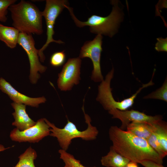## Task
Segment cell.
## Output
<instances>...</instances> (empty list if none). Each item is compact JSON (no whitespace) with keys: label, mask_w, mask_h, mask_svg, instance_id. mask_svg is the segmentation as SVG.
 Masks as SVG:
<instances>
[{"label":"cell","mask_w":167,"mask_h":167,"mask_svg":"<svg viewBox=\"0 0 167 167\" xmlns=\"http://www.w3.org/2000/svg\"><path fill=\"white\" fill-rule=\"evenodd\" d=\"M109 134L114 150L130 161L139 163L144 160H150L162 164L163 159L150 146L146 140L122 130L116 126L110 127Z\"/></svg>","instance_id":"obj_1"},{"label":"cell","mask_w":167,"mask_h":167,"mask_svg":"<svg viewBox=\"0 0 167 167\" xmlns=\"http://www.w3.org/2000/svg\"><path fill=\"white\" fill-rule=\"evenodd\" d=\"M13 27L19 32L40 35L43 32L42 11L34 4L22 0L11 5Z\"/></svg>","instance_id":"obj_2"},{"label":"cell","mask_w":167,"mask_h":167,"mask_svg":"<svg viewBox=\"0 0 167 167\" xmlns=\"http://www.w3.org/2000/svg\"><path fill=\"white\" fill-rule=\"evenodd\" d=\"M111 2L113 8L109 15L103 17L92 15L84 22L80 21L77 18L74 14L73 8L68 5H65V7L68 10L77 26L81 28L89 26L91 33L111 37L118 31L120 23L123 19V14L118 6V1L112 0Z\"/></svg>","instance_id":"obj_3"},{"label":"cell","mask_w":167,"mask_h":167,"mask_svg":"<svg viewBox=\"0 0 167 167\" xmlns=\"http://www.w3.org/2000/svg\"><path fill=\"white\" fill-rule=\"evenodd\" d=\"M82 109L85 122L88 124L87 128L83 131H79L76 125L68 118L67 123L62 128L57 127L54 123L44 118L45 122L50 127L49 135L57 138L61 149L66 151L71 143L72 140L75 138H80L86 141L92 140L96 139L98 131L96 127L92 125L91 118L85 113L84 105Z\"/></svg>","instance_id":"obj_4"},{"label":"cell","mask_w":167,"mask_h":167,"mask_svg":"<svg viewBox=\"0 0 167 167\" xmlns=\"http://www.w3.org/2000/svg\"><path fill=\"white\" fill-rule=\"evenodd\" d=\"M114 73V69L113 67L106 75L105 79L98 86V93L96 100L100 102L105 109L108 111L114 109L125 110L133 105L137 95L146 86L145 85L143 84L142 87L130 97L120 101H117L113 97L112 89L110 87V82L113 77Z\"/></svg>","instance_id":"obj_5"},{"label":"cell","mask_w":167,"mask_h":167,"mask_svg":"<svg viewBox=\"0 0 167 167\" xmlns=\"http://www.w3.org/2000/svg\"><path fill=\"white\" fill-rule=\"evenodd\" d=\"M68 2L65 0H46L44 10L42 11L43 16L45 18L47 28V40L42 47L38 49V55L40 61L44 62L45 57L44 51L52 42L58 44H63L64 42L60 40H56L53 38L54 34V24L56 20L65 8V5L68 4Z\"/></svg>","instance_id":"obj_6"},{"label":"cell","mask_w":167,"mask_h":167,"mask_svg":"<svg viewBox=\"0 0 167 167\" xmlns=\"http://www.w3.org/2000/svg\"><path fill=\"white\" fill-rule=\"evenodd\" d=\"M17 43L28 55L30 64L29 79L32 84H35L40 76L39 72H45L47 67L42 65L40 62L38 49L35 47L32 34L20 32Z\"/></svg>","instance_id":"obj_7"},{"label":"cell","mask_w":167,"mask_h":167,"mask_svg":"<svg viewBox=\"0 0 167 167\" xmlns=\"http://www.w3.org/2000/svg\"><path fill=\"white\" fill-rule=\"evenodd\" d=\"M102 38V35L97 34L93 40L86 41L81 48L79 57L80 59L88 58L92 60L93 68L91 78L95 82L104 80L100 65Z\"/></svg>","instance_id":"obj_8"},{"label":"cell","mask_w":167,"mask_h":167,"mask_svg":"<svg viewBox=\"0 0 167 167\" xmlns=\"http://www.w3.org/2000/svg\"><path fill=\"white\" fill-rule=\"evenodd\" d=\"M50 127L44 118H41L32 126L23 131L16 128L11 132L10 137L13 141L19 142L37 143L50 135Z\"/></svg>","instance_id":"obj_9"},{"label":"cell","mask_w":167,"mask_h":167,"mask_svg":"<svg viewBox=\"0 0 167 167\" xmlns=\"http://www.w3.org/2000/svg\"><path fill=\"white\" fill-rule=\"evenodd\" d=\"M81 63L79 57L70 58L63 66L57 81L58 87L61 91L70 90L74 85L79 83Z\"/></svg>","instance_id":"obj_10"},{"label":"cell","mask_w":167,"mask_h":167,"mask_svg":"<svg viewBox=\"0 0 167 167\" xmlns=\"http://www.w3.org/2000/svg\"><path fill=\"white\" fill-rule=\"evenodd\" d=\"M112 115V118L119 119L122 122L119 128L125 130L131 122L135 121H145L152 124L156 123L162 120V116L160 115H148L145 113L134 110H120L117 109L108 111Z\"/></svg>","instance_id":"obj_11"},{"label":"cell","mask_w":167,"mask_h":167,"mask_svg":"<svg viewBox=\"0 0 167 167\" xmlns=\"http://www.w3.org/2000/svg\"><path fill=\"white\" fill-rule=\"evenodd\" d=\"M0 89L7 95L14 102L26 105L37 107L40 104L44 103L46 101L44 96L32 98L19 92L2 77L0 78Z\"/></svg>","instance_id":"obj_12"},{"label":"cell","mask_w":167,"mask_h":167,"mask_svg":"<svg viewBox=\"0 0 167 167\" xmlns=\"http://www.w3.org/2000/svg\"><path fill=\"white\" fill-rule=\"evenodd\" d=\"M11 105L15 110L12 115L15 121L12 125L20 131L26 130L34 126L36 122L29 116L26 110V105L13 102Z\"/></svg>","instance_id":"obj_13"},{"label":"cell","mask_w":167,"mask_h":167,"mask_svg":"<svg viewBox=\"0 0 167 167\" xmlns=\"http://www.w3.org/2000/svg\"><path fill=\"white\" fill-rule=\"evenodd\" d=\"M156 123L152 124L145 121L133 122L127 126L126 131L138 137L147 140L154 132Z\"/></svg>","instance_id":"obj_14"},{"label":"cell","mask_w":167,"mask_h":167,"mask_svg":"<svg viewBox=\"0 0 167 167\" xmlns=\"http://www.w3.org/2000/svg\"><path fill=\"white\" fill-rule=\"evenodd\" d=\"M130 161L116 152L112 146L107 154L101 160V165L106 167H124Z\"/></svg>","instance_id":"obj_15"},{"label":"cell","mask_w":167,"mask_h":167,"mask_svg":"<svg viewBox=\"0 0 167 167\" xmlns=\"http://www.w3.org/2000/svg\"><path fill=\"white\" fill-rule=\"evenodd\" d=\"M19 32L14 27L7 26L0 24V40L11 49L16 47Z\"/></svg>","instance_id":"obj_16"},{"label":"cell","mask_w":167,"mask_h":167,"mask_svg":"<svg viewBox=\"0 0 167 167\" xmlns=\"http://www.w3.org/2000/svg\"><path fill=\"white\" fill-rule=\"evenodd\" d=\"M37 156L36 151L30 146L19 156V161L14 167H35L34 161Z\"/></svg>","instance_id":"obj_17"},{"label":"cell","mask_w":167,"mask_h":167,"mask_svg":"<svg viewBox=\"0 0 167 167\" xmlns=\"http://www.w3.org/2000/svg\"><path fill=\"white\" fill-rule=\"evenodd\" d=\"M154 132L161 145L167 152V123L161 120L155 125Z\"/></svg>","instance_id":"obj_18"},{"label":"cell","mask_w":167,"mask_h":167,"mask_svg":"<svg viewBox=\"0 0 167 167\" xmlns=\"http://www.w3.org/2000/svg\"><path fill=\"white\" fill-rule=\"evenodd\" d=\"M58 152L60 154V158L65 163L64 167H87L83 165L79 160L76 159L73 155L66 151L60 149Z\"/></svg>","instance_id":"obj_19"},{"label":"cell","mask_w":167,"mask_h":167,"mask_svg":"<svg viewBox=\"0 0 167 167\" xmlns=\"http://www.w3.org/2000/svg\"><path fill=\"white\" fill-rule=\"evenodd\" d=\"M150 146L157 153L162 159L167 155V152L164 150L154 133L147 139Z\"/></svg>","instance_id":"obj_20"},{"label":"cell","mask_w":167,"mask_h":167,"mask_svg":"<svg viewBox=\"0 0 167 167\" xmlns=\"http://www.w3.org/2000/svg\"><path fill=\"white\" fill-rule=\"evenodd\" d=\"M145 99H153L167 101V80L165 79L162 85L156 90L145 96Z\"/></svg>","instance_id":"obj_21"},{"label":"cell","mask_w":167,"mask_h":167,"mask_svg":"<svg viewBox=\"0 0 167 167\" xmlns=\"http://www.w3.org/2000/svg\"><path fill=\"white\" fill-rule=\"evenodd\" d=\"M16 0H0V22H5L9 7L15 3Z\"/></svg>","instance_id":"obj_22"},{"label":"cell","mask_w":167,"mask_h":167,"mask_svg":"<svg viewBox=\"0 0 167 167\" xmlns=\"http://www.w3.org/2000/svg\"><path fill=\"white\" fill-rule=\"evenodd\" d=\"M66 59L64 51L54 53L51 55L50 60V64L54 67H58L62 65Z\"/></svg>","instance_id":"obj_23"},{"label":"cell","mask_w":167,"mask_h":167,"mask_svg":"<svg viewBox=\"0 0 167 167\" xmlns=\"http://www.w3.org/2000/svg\"><path fill=\"white\" fill-rule=\"evenodd\" d=\"M157 42L156 44L155 49L158 51H167V39L161 37L157 39Z\"/></svg>","instance_id":"obj_24"},{"label":"cell","mask_w":167,"mask_h":167,"mask_svg":"<svg viewBox=\"0 0 167 167\" xmlns=\"http://www.w3.org/2000/svg\"><path fill=\"white\" fill-rule=\"evenodd\" d=\"M139 163L144 167H165L162 164L150 160H144L140 162Z\"/></svg>","instance_id":"obj_25"},{"label":"cell","mask_w":167,"mask_h":167,"mask_svg":"<svg viewBox=\"0 0 167 167\" xmlns=\"http://www.w3.org/2000/svg\"><path fill=\"white\" fill-rule=\"evenodd\" d=\"M137 164L136 162L130 161L124 167H139Z\"/></svg>","instance_id":"obj_26"},{"label":"cell","mask_w":167,"mask_h":167,"mask_svg":"<svg viewBox=\"0 0 167 167\" xmlns=\"http://www.w3.org/2000/svg\"><path fill=\"white\" fill-rule=\"evenodd\" d=\"M8 148H6L3 145L0 144V152L1 151H3L6 149H8Z\"/></svg>","instance_id":"obj_27"}]
</instances>
